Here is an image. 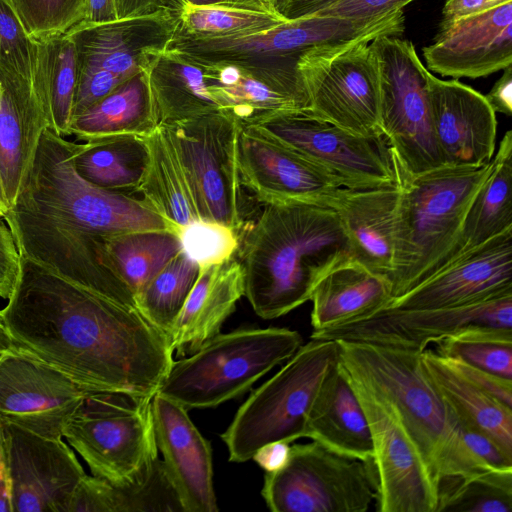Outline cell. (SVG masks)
I'll list each match as a JSON object with an SVG mask.
<instances>
[{
    "mask_svg": "<svg viewBox=\"0 0 512 512\" xmlns=\"http://www.w3.org/2000/svg\"><path fill=\"white\" fill-rule=\"evenodd\" d=\"M449 359L453 366L464 377L505 405L512 408V379L498 376L457 359Z\"/></svg>",
    "mask_w": 512,
    "mask_h": 512,
    "instance_id": "obj_50",
    "label": "cell"
},
{
    "mask_svg": "<svg viewBox=\"0 0 512 512\" xmlns=\"http://www.w3.org/2000/svg\"><path fill=\"white\" fill-rule=\"evenodd\" d=\"M304 438L343 455L373 460L370 426L354 388L340 366L323 384L308 412Z\"/></svg>",
    "mask_w": 512,
    "mask_h": 512,
    "instance_id": "obj_30",
    "label": "cell"
},
{
    "mask_svg": "<svg viewBox=\"0 0 512 512\" xmlns=\"http://www.w3.org/2000/svg\"><path fill=\"white\" fill-rule=\"evenodd\" d=\"M177 28L173 10L122 18L108 23H79L69 30L80 65L127 79L146 71L168 47Z\"/></svg>",
    "mask_w": 512,
    "mask_h": 512,
    "instance_id": "obj_24",
    "label": "cell"
},
{
    "mask_svg": "<svg viewBox=\"0 0 512 512\" xmlns=\"http://www.w3.org/2000/svg\"><path fill=\"white\" fill-rule=\"evenodd\" d=\"M421 360L460 428L485 435L512 457V408L464 377L448 357L425 349Z\"/></svg>",
    "mask_w": 512,
    "mask_h": 512,
    "instance_id": "obj_29",
    "label": "cell"
},
{
    "mask_svg": "<svg viewBox=\"0 0 512 512\" xmlns=\"http://www.w3.org/2000/svg\"><path fill=\"white\" fill-rule=\"evenodd\" d=\"M198 274L197 263L181 250L135 294L137 308L167 334Z\"/></svg>",
    "mask_w": 512,
    "mask_h": 512,
    "instance_id": "obj_39",
    "label": "cell"
},
{
    "mask_svg": "<svg viewBox=\"0 0 512 512\" xmlns=\"http://www.w3.org/2000/svg\"><path fill=\"white\" fill-rule=\"evenodd\" d=\"M370 41L309 50L296 68L311 114L353 134L380 138V75Z\"/></svg>",
    "mask_w": 512,
    "mask_h": 512,
    "instance_id": "obj_11",
    "label": "cell"
},
{
    "mask_svg": "<svg viewBox=\"0 0 512 512\" xmlns=\"http://www.w3.org/2000/svg\"><path fill=\"white\" fill-rule=\"evenodd\" d=\"M179 237L182 250L199 268L230 260L240 247L239 233L215 221L192 222L180 230Z\"/></svg>",
    "mask_w": 512,
    "mask_h": 512,
    "instance_id": "obj_45",
    "label": "cell"
},
{
    "mask_svg": "<svg viewBox=\"0 0 512 512\" xmlns=\"http://www.w3.org/2000/svg\"><path fill=\"white\" fill-rule=\"evenodd\" d=\"M0 310L13 342L88 390L153 397L173 363L167 334L140 310L20 255Z\"/></svg>",
    "mask_w": 512,
    "mask_h": 512,
    "instance_id": "obj_1",
    "label": "cell"
},
{
    "mask_svg": "<svg viewBox=\"0 0 512 512\" xmlns=\"http://www.w3.org/2000/svg\"><path fill=\"white\" fill-rule=\"evenodd\" d=\"M261 494L273 512H365L376 501L375 466L314 440L294 444L286 464L266 472Z\"/></svg>",
    "mask_w": 512,
    "mask_h": 512,
    "instance_id": "obj_9",
    "label": "cell"
},
{
    "mask_svg": "<svg viewBox=\"0 0 512 512\" xmlns=\"http://www.w3.org/2000/svg\"><path fill=\"white\" fill-rule=\"evenodd\" d=\"M195 61L204 69L208 89L220 109L242 124L276 111L309 108L296 62Z\"/></svg>",
    "mask_w": 512,
    "mask_h": 512,
    "instance_id": "obj_20",
    "label": "cell"
},
{
    "mask_svg": "<svg viewBox=\"0 0 512 512\" xmlns=\"http://www.w3.org/2000/svg\"><path fill=\"white\" fill-rule=\"evenodd\" d=\"M290 448V443L287 442H271L259 448L252 459L266 472H273L286 464L290 455Z\"/></svg>",
    "mask_w": 512,
    "mask_h": 512,
    "instance_id": "obj_56",
    "label": "cell"
},
{
    "mask_svg": "<svg viewBox=\"0 0 512 512\" xmlns=\"http://www.w3.org/2000/svg\"><path fill=\"white\" fill-rule=\"evenodd\" d=\"M90 391L23 347L0 353V418L40 435L62 438Z\"/></svg>",
    "mask_w": 512,
    "mask_h": 512,
    "instance_id": "obj_18",
    "label": "cell"
},
{
    "mask_svg": "<svg viewBox=\"0 0 512 512\" xmlns=\"http://www.w3.org/2000/svg\"><path fill=\"white\" fill-rule=\"evenodd\" d=\"M427 70L453 78H479L512 64V1L439 25L423 48Z\"/></svg>",
    "mask_w": 512,
    "mask_h": 512,
    "instance_id": "obj_23",
    "label": "cell"
},
{
    "mask_svg": "<svg viewBox=\"0 0 512 512\" xmlns=\"http://www.w3.org/2000/svg\"><path fill=\"white\" fill-rule=\"evenodd\" d=\"M512 0H446L442 9V20L445 25L462 17L475 14L499 4Z\"/></svg>",
    "mask_w": 512,
    "mask_h": 512,
    "instance_id": "obj_53",
    "label": "cell"
},
{
    "mask_svg": "<svg viewBox=\"0 0 512 512\" xmlns=\"http://www.w3.org/2000/svg\"><path fill=\"white\" fill-rule=\"evenodd\" d=\"M475 325L512 328V293L456 307L382 308L348 322L313 331L311 339L358 341L422 353L428 344Z\"/></svg>",
    "mask_w": 512,
    "mask_h": 512,
    "instance_id": "obj_16",
    "label": "cell"
},
{
    "mask_svg": "<svg viewBox=\"0 0 512 512\" xmlns=\"http://www.w3.org/2000/svg\"><path fill=\"white\" fill-rule=\"evenodd\" d=\"M118 20L116 0H87L80 23L101 24Z\"/></svg>",
    "mask_w": 512,
    "mask_h": 512,
    "instance_id": "obj_57",
    "label": "cell"
},
{
    "mask_svg": "<svg viewBox=\"0 0 512 512\" xmlns=\"http://www.w3.org/2000/svg\"><path fill=\"white\" fill-rule=\"evenodd\" d=\"M146 71L137 73L76 116L69 135L84 142L114 137H146L158 126Z\"/></svg>",
    "mask_w": 512,
    "mask_h": 512,
    "instance_id": "obj_32",
    "label": "cell"
},
{
    "mask_svg": "<svg viewBox=\"0 0 512 512\" xmlns=\"http://www.w3.org/2000/svg\"><path fill=\"white\" fill-rule=\"evenodd\" d=\"M340 369L354 388L370 426L377 511L436 512L438 482L394 409Z\"/></svg>",
    "mask_w": 512,
    "mask_h": 512,
    "instance_id": "obj_15",
    "label": "cell"
},
{
    "mask_svg": "<svg viewBox=\"0 0 512 512\" xmlns=\"http://www.w3.org/2000/svg\"><path fill=\"white\" fill-rule=\"evenodd\" d=\"M108 484V482H107ZM106 512H107V487H106Z\"/></svg>",
    "mask_w": 512,
    "mask_h": 512,
    "instance_id": "obj_62",
    "label": "cell"
},
{
    "mask_svg": "<svg viewBox=\"0 0 512 512\" xmlns=\"http://www.w3.org/2000/svg\"><path fill=\"white\" fill-rule=\"evenodd\" d=\"M380 75V125L398 170L408 176L439 166L428 101L427 68L411 41L381 35L370 41Z\"/></svg>",
    "mask_w": 512,
    "mask_h": 512,
    "instance_id": "obj_10",
    "label": "cell"
},
{
    "mask_svg": "<svg viewBox=\"0 0 512 512\" xmlns=\"http://www.w3.org/2000/svg\"><path fill=\"white\" fill-rule=\"evenodd\" d=\"M36 43V85L51 119V129L69 136L78 79L75 44L68 34L56 35Z\"/></svg>",
    "mask_w": 512,
    "mask_h": 512,
    "instance_id": "obj_37",
    "label": "cell"
},
{
    "mask_svg": "<svg viewBox=\"0 0 512 512\" xmlns=\"http://www.w3.org/2000/svg\"><path fill=\"white\" fill-rule=\"evenodd\" d=\"M148 162L144 137L124 136L81 143L75 168L88 182L112 191H137Z\"/></svg>",
    "mask_w": 512,
    "mask_h": 512,
    "instance_id": "obj_36",
    "label": "cell"
},
{
    "mask_svg": "<svg viewBox=\"0 0 512 512\" xmlns=\"http://www.w3.org/2000/svg\"><path fill=\"white\" fill-rule=\"evenodd\" d=\"M264 1H266V2H267V3H269V4H271V6H272V1H273V0H264Z\"/></svg>",
    "mask_w": 512,
    "mask_h": 512,
    "instance_id": "obj_63",
    "label": "cell"
},
{
    "mask_svg": "<svg viewBox=\"0 0 512 512\" xmlns=\"http://www.w3.org/2000/svg\"><path fill=\"white\" fill-rule=\"evenodd\" d=\"M8 467L12 512H68L72 494L85 476L62 438L32 432L0 418Z\"/></svg>",
    "mask_w": 512,
    "mask_h": 512,
    "instance_id": "obj_17",
    "label": "cell"
},
{
    "mask_svg": "<svg viewBox=\"0 0 512 512\" xmlns=\"http://www.w3.org/2000/svg\"><path fill=\"white\" fill-rule=\"evenodd\" d=\"M178 9L183 5L205 7V6H219V7H232L260 11L275 12L271 4L264 0H175Z\"/></svg>",
    "mask_w": 512,
    "mask_h": 512,
    "instance_id": "obj_58",
    "label": "cell"
},
{
    "mask_svg": "<svg viewBox=\"0 0 512 512\" xmlns=\"http://www.w3.org/2000/svg\"><path fill=\"white\" fill-rule=\"evenodd\" d=\"M186 174L201 220L243 229L238 136L242 123L219 109L163 124Z\"/></svg>",
    "mask_w": 512,
    "mask_h": 512,
    "instance_id": "obj_12",
    "label": "cell"
},
{
    "mask_svg": "<svg viewBox=\"0 0 512 512\" xmlns=\"http://www.w3.org/2000/svg\"><path fill=\"white\" fill-rule=\"evenodd\" d=\"M493 168L467 212L456 256L512 231V132L493 157ZM455 258V259H456Z\"/></svg>",
    "mask_w": 512,
    "mask_h": 512,
    "instance_id": "obj_35",
    "label": "cell"
},
{
    "mask_svg": "<svg viewBox=\"0 0 512 512\" xmlns=\"http://www.w3.org/2000/svg\"><path fill=\"white\" fill-rule=\"evenodd\" d=\"M414 0H339L317 15L339 16L355 19L377 17L403 7Z\"/></svg>",
    "mask_w": 512,
    "mask_h": 512,
    "instance_id": "obj_48",
    "label": "cell"
},
{
    "mask_svg": "<svg viewBox=\"0 0 512 512\" xmlns=\"http://www.w3.org/2000/svg\"><path fill=\"white\" fill-rule=\"evenodd\" d=\"M340 342V366L391 405L432 475L472 477L489 468L466 445L454 414L430 382L421 353L358 341Z\"/></svg>",
    "mask_w": 512,
    "mask_h": 512,
    "instance_id": "obj_4",
    "label": "cell"
},
{
    "mask_svg": "<svg viewBox=\"0 0 512 512\" xmlns=\"http://www.w3.org/2000/svg\"><path fill=\"white\" fill-rule=\"evenodd\" d=\"M118 19L144 16L161 10H178L175 0H116Z\"/></svg>",
    "mask_w": 512,
    "mask_h": 512,
    "instance_id": "obj_55",
    "label": "cell"
},
{
    "mask_svg": "<svg viewBox=\"0 0 512 512\" xmlns=\"http://www.w3.org/2000/svg\"><path fill=\"white\" fill-rule=\"evenodd\" d=\"M251 125L337 176L345 188H372L397 183L396 164L385 137L348 132L308 110L263 115Z\"/></svg>",
    "mask_w": 512,
    "mask_h": 512,
    "instance_id": "obj_14",
    "label": "cell"
},
{
    "mask_svg": "<svg viewBox=\"0 0 512 512\" xmlns=\"http://www.w3.org/2000/svg\"><path fill=\"white\" fill-rule=\"evenodd\" d=\"M34 40L66 34L85 15L87 0H9Z\"/></svg>",
    "mask_w": 512,
    "mask_h": 512,
    "instance_id": "obj_44",
    "label": "cell"
},
{
    "mask_svg": "<svg viewBox=\"0 0 512 512\" xmlns=\"http://www.w3.org/2000/svg\"><path fill=\"white\" fill-rule=\"evenodd\" d=\"M240 242L244 295L263 319L309 301L316 283L352 258L336 211L317 203L264 204Z\"/></svg>",
    "mask_w": 512,
    "mask_h": 512,
    "instance_id": "obj_3",
    "label": "cell"
},
{
    "mask_svg": "<svg viewBox=\"0 0 512 512\" xmlns=\"http://www.w3.org/2000/svg\"><path fill=\"white\" fill-rule=\"evenodd\" d=\"M152 398L90 390L67 422L63 437L92 475L113 484L137 479L158 458Z\"/></svg>",
    "mask_w": 512,
    "mask_h": 512,
    "instance_id": "obj_8",
    "label": "cell"
},
{
    "mask_svg": "<svg viewBox=\"0 0 512 512\" xmlns=\"http://www.w3.org/2000/svg\"><path fill=\"white\" fill-rule=\"evenodd\" d=\"M389 281L352 258L330 269L314 286L311 325L320 331L383 308L391 299Z\"/></svg>",
    "mask_w": 512,
    "mask_h": 512,
    "instance_id": "obj_31",
    "label": "cell"
},
{
    "mask_svg": "<svg viewBox=\"0 0 512 512\" xmlns=\"http://www.w3.org/2000/svg\"><path fill=\"white\" fill-rule=\"evenodd\" d=\"M403 30L399 11L355 19L311 15L239 36L190 40L173 37L168 47L199 61L296 62L309 50L337 46L381 35L397 36Z\"/></svg>",
    "mask_w": 512,
    "mask_h": 512,
    "instance_id": "obj_13",
    "label": "cell"
},
{
    "mask_svg": "<svg viewBox=\"0 0 512 512\" xmlns=\"http://www.w3.org/2000/svg\"><path fill=\"white\" fill-rule=\"evenodd\" d=\"M244 292L240 261L231 258L199 268L198 277L167 332L173 352L182 357L190 355L219 334Z\"/></svg>",
    "mask_w": 512,
    "mask_h": 512,
    "instance_id": "obj_28",
    "label": "cell"
},
{
    "mask_svg": "<svg viewBox=\"0 0 512 512\" xmlns=\"http://www.w3.org/2000/svg\"><path fill=\"white\" fill-rule=\"evenodd\" d=\"M435 344L440 355L512 379V328L469 326Z\"/></svg>",
    "mask_w": 512,
    "mask_h": 512,
    "instance_id": "obj_41",
    "label": "cell"
},
{
    "mask_svg": "<svg viewBox=\"0 0 512 512\" xmlns=\"http://www.w3.org/2000/svg\"><path fill=\"white\" fill-rule=\"evenodd\" d=\"M19 271L20 253L8 224L0 217V298L10 297Z\"/></svg>",
    "mask_w": 512,
    "mask_h": 512,
    "instance_id": "obj_49",
    "label": "cell"
},
{
    "mask_svg": "<svg viewBox=\"0 0 512 512\" xmlns=\"http://www.w3.org/2000/svg\"><path fill=\"white\" fill-rule=\"evenodd\" d=\"M512 471H488L439 481L436 512H511Z\"/></svg>",
    "mask_w": 512,
    "mask_h": 512,
    "instance_id": "obj_42",
    "label": "cell"
},
{
    "mask_svg": "<svg viewBox=\"0 0 512 512\" xmlns=\"http://www.w3.org/2000/svg\"><path fill=\"white\" fill-rule=\"evenodd\" d=\"M0 512H12L8 467L0 434Z\"/></svg>",
    "mask_w": 512,
    "mask_h": 512,
    "instance_id": "obj_59",
    "label": "cell"
},
{
    "mask_svg": "<svg viewBox=\"0 0 512 512\" xmlns=\"http://www.w3.org/2000/svg\"><path fill=\"white\" fill-rule=\"evenodd\" d=\"M125 80L106 70L78 64L73 119L99 102Z\"/></svg>",
    "mask_w": 512,
    "mask_h": 512,
    "instance_id": "obj_47",
    "label": "cell"
},
{
    "mask_svg": "<svg viewBox=\"0 0 512 512\" xmlns=\"http://www.w3.org/2000/svg\"><path fill=\"white\" fill-rule=\"evenodd\" d=\"M338 340L311 339L254 390L221 435L232 462H245L265 444L304 438L308 412L326 380L338 368Z\"/></svg>",
    "mask_w": 512,
    "mask_h": 512,
    "instance_id": "obj_7",
    "label": "cell"
},
{
    "mask_svg": "<svg viewBox=\"0 0 512 512\" xmlns=\"http://www.w3.org/2000/svg\"><path fill=\"white\" fill-rule=\"evenodd\" d=\"M80 148L81 143L45 129L3 218L20 255L87 289L124 301L130 289L117 274L105 240L135 230L178 231L143 199L82 178L75 168Z\"/></svg>",
    "mask_w": 512,
    "mask_h": 512,
    "instance_id": "obj_2",
    "label": "cell"
},
{
    "mask_svg": "<svg viewBox=\"0 0 512 512\" xmlns=\"http://www.w3.org/2000/svg\"><path fill=\"white\" fill-rule=\"evenodd\" d=\"M51 119L38 87L0 70V179L6 200H15Z\"/></svg>",
    "mask_w": 512,
    "mask_h": 512,
    "instance_id": "obj_27",
    "label": "cell"
},
{
    "mask_svg": "<svg viewBox=\"0 0 512 512\" xmlns=\"http://www.w3.org/2000/svg\"><path fill=\"white\" fill-rule=\"evenodd\" d=\"M339 0H273V10L287 21L315 15Z\"/></svg>",
    "mask_w": 512,
    "mask_h": 512,
    "instance_id": "obj_52",
    "label": "cell"
},
{
    "mask_svg": "<svg viewBox=\"0 0 512 512\" xmlns=\"http://www.w3.org/2000/svg\"><path fill=\"white\" fill-rule=\"evenodd\" d=\"M461 433L470 451L489 468L497 471H512V457L491 439L469 429L461 428Z\"/></svg>",
    "mask_w": 512,
    "mask_h": 512,
    "instance_id": "obj_51",
    "label": "cell"
},
{
    "mask_svg": "<svg viewBox=\"0 0 512 512\" xmlns=\"http://www.w3.org/2000/svg\"><path fill=\"white\" fill-rule=\"evenodd\" d=\"M144 140L148 162L137 191L179 233L183 227L201 220L186 174L163 125Z\"/></svg>",
    "mask_w": 512,
    "mask_h": 512,
    "instance_id": "obj_34",
    "label": "cell"
},
{
    "mask_svg": "<svg viewBox=\"0 0 512 512\" xmlns=\"http://www.w3.org/2000/svg\"><path fill=\"white\" fill-rule=\"evenodd\" d=\"M492 168L493 160L479 167L442 165L408 176L396 165L399 199L391 299L456 258L467 212Z\"/></svg>",
    "mask_w": 512,
    "mask_h": 512,
    "instance_id": "obj_5",
    "label": "cell"
},
{
    "mask_svg": "<svg viewBox=\"0 0 512 512\" xmlns=\"http://www.w3.org/2000/svg\"><path fill=\"white\" fill-rule=\"evenodd\" d=\"M398 199L396 183L343 187L329 204L340 219L352 259L388 281L394 266Z\"/></svg>",
    "mask_w": 512,
    "mask_h": 512,
    "instance_id": "obj_26",
    "label": "cell"
},
{
    "mask_svg": "<svg viewBox=\"0 0 512 512\" xmlns=\"http://www.w3.org/2000/svg\"><path fill=\"white\" fill-rule=\"evenodd\" d=\"M177 28L174 37L207 40L246 35L287 21L272 11L232 7L190 5L176 12Z\"/></svg>",
    "mask_w": 512,
    "mask_h": 512,
    "instance_id": "obj_40",
    "label": "cell"
},
{
    "mask_svg": "<svg viewBox=\"0 0 512 512\" xmlns=\"http://www.w3.org/2000/svg\"><path fill=\"white\" fill-rule=\"evenodd\" d=\"M0 70L36 85V43L9 0H0Z\"/></svg>",
    "mask_w": 512,
    "mask_h": 512,
    "instance_id": "obj_46",
    "label": "cell"
},
{
    "mask_svg": "<svg viewBox=\"0 0 512 512\" xmlns=\"http://www.w3.org/2000/svg\"><path fill=\"white\" fill-rule=\"evenodd\" d=\"M152 414L156 444L184 512H217L209 441L170 398L156 393Z\"/></svg>",
    "mask_w": 512,
    "mask_h": 512,
    "instance_id": "obj_25",
    "label": "cell"
},
{
    "mask_svg": "<svg viewBox=\"0 0 512 512\" xmlns=\"http://www.w3.org/2000/svg\"><path fill=\"white\" fill-rule=\"evenodd\" d=\"M241 185L258 202H307L329 206L344 183L319 164L242 124L238 136Z\"/></svg>",
    "mask_w": 512,
    "mask_h": 512,
    "instance_id": "obj_19",
    "label": "cell"
},
{
    "mask_svg": "<svg viewBox=\"0 0 512 512\" xmlns=\"http://www.w3.org/2000/svg\"><path fill=\"white\" fill-rule=\"evenodd\" d=\"M288 328H249L217 334L196 352L173 361L157 393L187 410L216 407L247 391L302 345Z\"/></svg>",
    "mask_w": 512,
    "mask_h": 512,
    "instance_id": "obj_6",
    "label": "cell"
},
{
    "mask_svg": "<svg viewBox=\"0 0 512 512\" xmlns=\"http://www.w3.org/2000/svg\"><path fill=\"white\" fill-rule=\"evenodd\" d=\"M15 343L9 335V332L5 326L3 318L0 314V353L13 347Z\"/></svg>",
    "mask_w": 512,
    "mask_h": 512,
    "instance_id": "obj_60",
    "label": "cell"
},
{
    "mask_svg": "<svg viewBox=\"0 0 512 512\" xmlns=\"http://www.w3.org/2000/svg\"><path fill=\"white\" fill-rule=\"evenodd\" d=\"M433 134L442 165L479 167L496 147V113L485 95L458 80L426 73Z\"/></svg>",
    "mask_w": 512,
    "mask_h": 512,
    "instance_id": "obj_22",
    "label": "cell"
},
{
    "mask_svg": "<svg viewBox=\"0 0 512 512\" xmlns=\"http://www.w3.org/2000/svg\"><path fill=\"white\" fill-rule=\"evenodd\" d=\"M485 98L495 113L512 115V65L504 69Z\"/></svg>",
    "mask_w": 512,
    "mask_h": 512,
    "instance_id": "obj_54",
    "label": "cell"
},
{
    "mask_svg": "<svg viewBox=\"0 0 512 512\" xmlns=\"http://www.w3.org/2000/svg\"><path fill=\"white\" fill-rule=\"evenodd\" d=\"M146 73L160 125L220 109L202 66L174 48L167 47Z\"/></svg>",
    "mask_w": 512,
    "mask_h": 512,
    "instance_id": "obj_33",
    "label": "cell"
},
{
    "mask_svg": "<svg viewBox=\"0 0 512 512\" xmlns=\"http://www.w3.org/2000/svg\"><path fill=\"white\" fill-rule=\"evenodd\" d=\"M109 512H184L164 463L156 458L134 481L108 487Z\"/></svg>",
    "mask_w": 512,
    "mask_h": 512,
    "instance_id": "obj_43",
    "label": "cell"
},
{
    "mask_svg": "<svg viewBox=\"0 0 512 512\" xmlns=\"http://www.w3.org/2000/svg\"><path fill=\"white\" fill-rule=\"evenodd\" d=\"M506 293H512V231L461 254L383 308L456 307Z\"/></svg>",
    "mask_w": 512,
    "mask_h": 512,
    "instance_id": "obj_21",
    "label": "cell"
},
{
    "mask_svg": "<svg viewBox=\"0 0 512 512\" xmlns=\"http://www.w3.org/2000/svg\"><path fill=\"white\" fill-rule=\"evenodd\" d=\"M8 208H9V204L6 200L4 190L2 187V183H1V179H0V217H2V218L4 217Z\"/></svg>",
    "mask_w": 512,
    "mask_h": 512,
    "instance_id": "obj_61",
    "label": "cell"
},
{
    "mask_svg": "<svg viewBox=\"0 0 512 512\" xmlns=\"http://www.w3.org/2000/svg\"><path fill=\"white\" fill-rule=\"evenodd\" d=\"M113 266L135 294L182 250L172 230H135L105 240Z\"/></svg>",
    "mask_w": 512,
    "mask_h": 512,
    "instance_id": "obj_38",
    "label": "cell"
}]
</instances>
